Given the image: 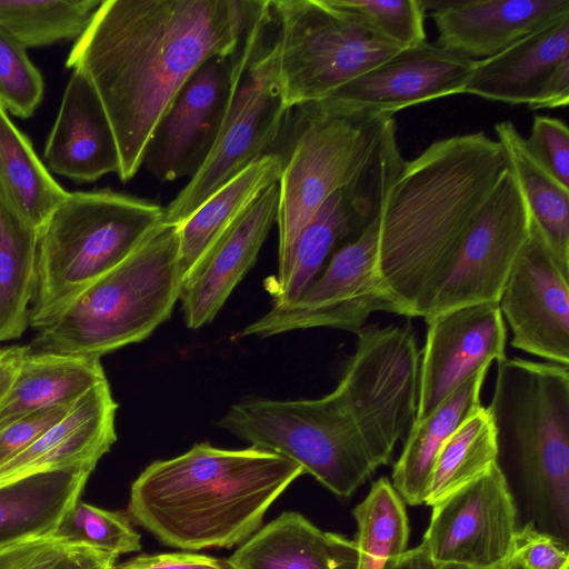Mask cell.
<instances>
[{
    "instance_id": "1",
    "label": "cell",
    "mask_w": 569,
    "mask_h": 569,
    "mask_svg": "<svg viewBox=\"0 0 569 569\" xmlns=\"http://www.w3.org/2000/svg\"><path fill=\"white\" fill-rule=\"evenodd\" d=\"M257 1L103 0L66 67L82 73L110 123L127 182L186 81L206 61L234 54Z\"/></svg>"
},
{
    "instance_id": "2",
    "label": "cell",
    "mask_w": 569,
    "mask_h": 569,
    "mask_svg": "<svg viewBox=\"0 0 569 569\" xmlns=\"http://www.w3.org/2000/svg\"><path fill=\"white\" fill-rule=\"evenodd\" d=\"M509 168L500 142L483 132L437 140L395 164L377 206V271L398 315L423 318L440 276Z\"/></svg>"
},
{
    "instance_id": "3",
    "label": "cell",
    "mask_w": 569,
    "mask_h": 569,
    "mask_svg": "<svg viewBox=\"0 0 569 569\" xmlns=\"http://www.w3.org/2000/svg\"><path fill=\"white\" fill-rule=\"evenodd\" d=\"M305 471L278 453L207 442L149 465L130 490V519L181 550L231 548L262 523L268 508Z\"/></svg>"
},
{
    "instance_id": "4",
    "label": "cell",
    "mask_w": 569,
    "mask_h": 569,
    "mask_svg": "<svg viewBox=\"0 0 569 569\" xmlns=\"http://www.w3.org/2000/svg\"><path fill=\"white\" fill-rule=\"evenodd\" d=\"M490 415L497 465L519 477L531 522L569 538V366L506 358L497 362Z\"/></svg>"
},
{
    "instance_id": "5",
    "label": "cell",
    "mask_w": 569,
    "mask_h": 569,
    "mask_svg": "<svg viewBox=\"0 0 569 569\" xmlns=\"http://www.w3.org/2000/svg\"><path fill=\"white\" fill-rule=\"evenodd\" d=\"M183 282L179 226L161 223L38 330L29 352L101 357L139 342L169 318Z\"/></svg>"
},
{
    "instance_id": "6",
    "label": "cell",
    "mask_w": 569,
    "mask_h": 569,
    "mask_svg": "<svg viewBox=\"0 0 569 569\" xmlns=\"http://www.w3.org/2000/svg\"><path fill=\"white\" fill-rule=\"evenodd\" d=\"M159 203L109 188L68 192L38 232L29 326L51 323L89 284L128 258L160 224Z\"/></svg>"
},
{
    "instance_id": "7",
    "label": "cell",
    "mask_w": 569,
    "mask_h": 569,
    "mask_svg": "<svg viewBox=\"0 0 569 569\" xmlns=\"http://www.w3.org/2000/svg\"><path fill=\"white\" fill-rule=\"evenodd\" d=\"M289 151L278 181V273L309 220L337 191L357 184L379 164L396 134L393 114L346 111L325 102L291 110Z\"/></svg>"
},
{
    "instance_id": "8",
    "label": "cell",
    "mask_w": 569,
    "mask_h": 569,
    "mask_svg": "<svg viewBox=\"0 0 569 569\" xmlns=\"http://www.w3.org/2000/svg\"><path fill=\"white\" fill-rule=\"evenodd\" d=\"M270 1H258L233 57L229 104L212 148L182 190L163 207L161 223L181 226L247 167L274 152L290 112L269 57Z\"/></svg>"
},
{
    "instance_id": "9",
    "label": "cell",
    "mask_w": 569,
    "mask_h": 569,
    "mask_svg": "<svg viewBox=\"0 0 569 569\" xmlns=\"http://www.w3.org/2000/svg\"><path fill=\"white\" fill-rule=\"evenodd\" d=\"M217 425L297 462L343 498L382 466L337 388L315 400L249 399L233 405Z\"/></svg>"
},
{
    "instance_id": "10",
    "label": "cell",
    "mask_w": 569,
    "mask_h": 569,
    "mask_svg": "<svg viewBox=\"0 0 569 569\" xmlns=\"http://www.w3.org/2000/svg\"><path fill=\"white\" fill-rule=\"evenodd\" d=\"M269 57L283 104L321 102L402 50L333 0L270 1Z\"/></svg>"
},
{
    "instance_id": "11",
    "label": "cell",
    "mask_w": 569,
    "mask_h": 569,
    "mask_svg": "<svg viewBox=\"0 0 569 569\" xmlns=\"http://www.w3.org/2000/svg\"><path fill=\"white\" fill-rule=\"evenodd\" d=\"M336 387L382 466L412 427L418 405L420 352L415 330L367 326Z\"/></svg>"
},
{
    "instance_id": "12",
    "label": "cell",
    "mask_w": 569,
    "mask_h": 569,
    "mask_svg": "<svg viewBox=\"0 0 569 569\" xmlns=\"http://www.w3.org/2000/svg\"><path fill=\"white\" fill-rule=\"evenodd\" d=\"M378 244L379 217L376 210L355 238L337 248L319 277L296 301L273 305L241 336L269 337L317 327L357 333L375 311L398 315L397 306L378 276Z\"/></svg>"
},
{
    "instance_id": "13",
    "label": "cell",
    "mask_w": 569,
    "mask_h": 569,
    "mask_svg": "<svg viewBox=\"0 0 569 569\" xmlns=\"http://www.w3.org/2000/svg\"><path fill=\"white\" fill-rule=\"evenodd\" d=\"M530 227V209L509 168L440 276L425 320L463 306L499 302Z\"/></svg>"
},
{
    "instance_id": "14",
    "label": "cell",
    "mask_w": 569,
    "mask_h": 569,
    "mask_svg": "<svg viewBox=\"0 0 569 569\" xmlns=\"http://www.w3.org/2000/svg\"><path fill=\"white\" fill-rule=\"evenodd\" d=\"M431 508L421 543L437 566L488 568L510 558L518 512L497 463Z\"/></svg>"
},
{
    "instance_id": "15",
    "label": "cell",
    "mask_w": 569,
    "mask_h": 569,
    "mask_svg": "<svg viewBox=\"0 0 569 569\" xmlns=\"http://www.w3.org/2000/svg\"><path fill=\"white\" fill-rule=\"evenodd\" d=\"M498 305L513 348L569 366V268L559 262L532 217Z\"/></svg>"
},
{
    "instance_id": "16",
    "label": "cell",
    "mask_w": 569,
    "mask_h": 569,
    "mask_svg": "<svg viewBox=\"0 0 569 569\" xmlns=\"http://www.w3.org/2000/svg\"><path fill=\"white\" fill-rule=\"evenodd\" d=\"M233 57L198 68L156 127L142 166L159 181L193 176L208 156L229 104Z\"/></svg>"
},
{
    "instance_id": "17",
    "label": "cell",
    "mask_w": 569,
    "mask_h": 569,
    "mask_svg": "<svg viewBox=\"0 0 569 569\" xmlns=\"http://www.w3.org/2000/svg\"><path fill=\"white\" fill-rule=\"evenodd\" d=\"M426 322L415 421L429 416L480 369L507 358V330L498 302L455 308Z\"/></svg>"
},
{
    "instance_id": "18",
    "label": "cell",
    "mask_w": 569,
    "mask_h": 569,
    "mask_svg": "<svg viewBox=\"0 0 569 569\" xmlns=\"http://www.w3.org/2000/svg\"><path fill=\"white\" fill-rule=\"evenodd\" d=\"M463 93L531 110L569 103V16L475 61Z\"/></svg>"
},
{
    "instance_id": "19",
    "label": "cell",
    "mask_w": 569,
    "mask_h": 569,
    "mask_svg": "<svg viewBox=\"0 0 569 569\" xmlns=\"http://www.w3.org/2000/svg\"><path fill=\"white\" fill-rule=\"evenodd\" d=\"M475 60L425 41L402 49L321 101L346 111H397L463 93Z\"/></svg>"
},
{
    "instance_id": "20",
    "label": "cell",
    "mask_w": 569,
    "mask_h": 569,
    "mask_svg": "<svg viewBox=\"0 0 569 569\" xmlns=\"http://www.w3.org/2000/svg\"><path fill=\"white\" fill-rule=\"evenodd\" d=\"M437 44L471 60L491 58L569 16V0H422Z\"/></svg>"
},
{
    "instance_id": "21",
    "label": "cell",
    "mask_w": 569,
    "mask_h": 569,
    "mask_svg": "<svg viewBox=\"0 0 569 569\" xmlns=\"http://www.w3.org/2000/svg\"><path fill=\"white\" fill-rule=\"evenodd\" d=\"M278 183L261 192L224 230L191 270L180 299L187 326L210 323L231 291L253 266L276 223Z\"/></svg>"
},
{
    "instance_id": "22",
    "label": "cell",
    "mask_w": 569,
    "mask_h": 569,
    "mask_svg": "<svg viewBox=\"0 0 569 569\" xmlns=\"http://www.w3.org/2000/svg\"><path fill=\"white\" fill-rule=\"evenodd\" d=\"M47 169L77 183L119 170L116 140L101 102L87 78L73 71L47 139Z\"/></svg>"
},
{
    "instance_id": "23",
    "label": "cell",
    "mask_w": 569,
    "mask_h": 569,
    "mask_svg": "<svg viewBox=\"0 0 569 569\" xmlns=\"http://www.w3.org/2000/svg\"><path fill=\"white\" fill-rule=\"evenodd\" d=\"M117 408L107 379L94 385L32 446L0 468V482L48 469H94L117 440Z\"/></svg>"
},
{
    "instance_id": "24",
    "label": "cell",
    "mask_w": 569,
    "mask_h": 569,
    "mask_svg": "<svg viewBox=\"0 0 569 569\" xmlns=\"http://www.w3.org/2000/svg\"><path fill=\"white\" fill-rule=\"evenodd\" d=\"M231 569H356L357 546L287 511L259 529L227 560Z\"/></svg>"
},
{
    "instance_id": "25",
    "label": "cell",
    "mask_w": 569,
    "mask_h": 569,
    "mask_svg": "<svg viewBox=\"0 0 569 569\" xmlns=\"http://www.w3.org/2000/svg\"><path fill=\"white\" fill-rule=\"evenodd\" d=\"M92 470L48 469L0 482V549L50 537L79 500Z\"/></svg>"
},
{
    "instance_id": "26",
    "label": "cell",
    "mask_w": 569,
    "mask_h": 569,
    "mask_svg": "<svg viewBox=\"0 0 569 569\" xmlns=\"http://www.w3.org/2000/svg\"><path fill=\"white\" fill-rule=\"evenodd\" d=\"M489 367H485L450 393L429 416L415 421L393 465L391 485L405 503H425L436 458L451 435L478 408Z\"/></svg>"
},
{
    "instance_id": "27",
    "label": "cell",
    "mask_w": 569,
    "mask_h": 569,
    "mask_svg": "<svg viewBox=\"0 0 569 569\" xmlns=\"http://www.w3.org/2000/svg\"><path fill=\"white\" fill-rule=\"evenodd\" d=\"M106 379L100 357L32 353L28 349L0 405V429L38 410L70 407Z\"/></svg>"
},
{
    "instance_id": "28",
    "label": "cell",
    "mask_w": 569,
    "mask_h": 569,
    "mask_svg": "<svg viewBox=\"0 0 569 569\" xmlns=\"http://www.w3.org/2000/svg\"><path fill=\"white\" fill-rule=\"evenodd\" d=\"M283 156L274 151L231 179L179 226V264L184 280L234 219L267 188L278 183Z\"/></svg>"
},
{
    "instance_id": "29",
    "label": "cell",
    "mask_w": 569,
    "mask_h": 569,
    "mask_svg": "<svg viewBox=\"0 0 569 569\" xmlns=\"http://www.w3.org/2000/svg\"><path fill=\"white\" fill-rule=\"evenodd\" d=\"M67 194L0 106V201L39 232Z\"/></svg>"
},
{
    "instance_id": "30",
    "label": "cell",
    "mask_w": 569,
    "mask_h": 569,
    "mask_svg": "<svg viewBox=\"0 0 569 569\" xmlns=\"http://www.w3.org/2000/svg\"><path fill=\"white\" fill-rule=\"evenodd\" d=\"M531 217L559 262L569 268V188L553 178L531 154L525 137L511 121L495 124Z\"/></svg>"
},
{
    "instance_id": "31",
    "label": "cell",
    "mask_w": 569,
    "mask_h": 569,
    "mask_svg": "<svg viewBox=\"0 0 569 569\" xmlns=\"http://www.w3.org/2000/svg\"><path fill=\"white\" fill-rule=\"evenodd\" d=\"M38 231L0 201V342L29 326L37 284Z\"/></svg>"
},
{
    "instance_id": "32",
    "label": "cell",
    "mask_w": 569,
    "mask_h": 569,
    "mask_svg": "<svg viewBox=\"0 0 569 569\" xmlns=\"http://www.w3.org/2000/svg\"><path fill=\"white\" fill-rule=\"evenodd\" d=\"M497 443L490 415L485 407L472 412L440 449L425 493L433 506L472 482L497 463Z\"/></svg>"
},
{
    "instance_id": "33",
    "label": "cell",
    "mask_w": 569,
    "mask_h": 569,
    "mask_svg": "<svg viewBox=\"0 0 569 569\" xmlns=\"http://www.w3.org/2000/svg\"><path fill=\"white\" fill-rule=\"evenodd\" d=\"M101 0H0V28L22 48L78 39Z\"/></svg>"
},
{
    "instance_id": "34",
    "label": "cell",
    "mask_w": 569,
    "mask_h": 569,
    "mask_svg": "<svg viewBox=\"0 0 569 569\" xmlns=\"http://www.w3.org/2000/svg\"><path fill=\"white\" fill-rule=\"evenodd\" d=\"M352 513L357 522L356 569H383L390 558L407 550L409 521L405 501L387 478L372 483Z\"/></svg>"
},
{
    "instance_id": "35",
    "label": "cell",
    "mask_w": 569,
    "mask_h": 569,
    "mask_svg": "<svg viewBox=\"0 0 569 569\" xmlns=\"http://www.w3.org/2000/svg\"><path fill=\"white\" fill-rule=\"evenodd\" d=\"M49 538L68 547H89L117 556L141 549L140 535L133 529L130 518L80 499Z\"/></svg>"
},
{
    "instance_id": "36",
    "label": "cell",
    "mask_w": 569,
    "mask_h": 569,
    "mask_svg": "<svg viewBox=\"0 0 569 569\" xmlns=\"http://www.w3.org/2000/svg\"><path fill=\"white\" fill-rule=\"evenodd\" d=\"M369 30L399 49L427 41L422 0H333Z\"/></svg>"
},
{
    "instance_id": "37",
    "label": "cell",
    "mask_w": 569,
    "mask_h": 569,
    "mask_svg": "<svg viewBox=\"0 0 569 569\" xmlns=\"http://www.w3.org/2000/svg\"><path fill=\"white\" fill-rule=\"evenodd\" d=\"M43 78L27 50L0 28V106L27 119L43 97Z\"/></svg>"
},
{
    "instance_id": "38",
    "label": "cell",
    "mask_w": 569,
    "mask_h": 569,
    "mask_svg": "<svg viewBox=\"0 0 569 569\" xmlns=\"http://www.w3.org/2000/svg\"><path fill=\"white\" fill-rule=\"evenodd\" d=\"M527 147L536 160L561 184L569 188V130L560 119L536 116Z\"/></svg>"
},
{
    "instance_id": "39",
    "label": "cell",
    "mask_w": 569,
    "mask_h": 569,
    "mask_svg": "<svg viewBox=\"0 0 569 569\" xmlns=\"http://www.w3.org/2000/svg\"><path fill=\"white\" fill-rule=\"evenodd\" d=\"M510 558L521 569H568V541L540 530L531 521L517 530Z\"/></svg>"
},
{
    "instance_id": "40",
    "label": "cell",
    "mask_w": 569,
    "mask_h": 569,
    "mask_svg": "<svg viewBox=\"0 0 569 569\" xmlns=\"http://www.w3.org/2000/svg\"><path fill=\"white\" fill-rule=\"evenodd\" d=\"M70 407L38 410L19 417L0 429V468L32 446L68 412Z\"/></svg>"
},
{
    "instance_id": "41",
    "label": "cell",
    "mask_w": 569,
    "mask_h": 569,
    "mask_svg": "<svg viewBox=\"0 0 569 569\" xmlns=\"http://www.w3.org/2000/svg\"><path fill=\"white\" fill-rule=\"evenodd\" d=\"M69 547L49 537L0 549V569H52Z\"/></svg>"
},
{
    "instance_id": "42",
    "label": "cell",
    "mask_w": 569,
    "mask_h": 569,
    "mask_svg": "<svg viewBox=\"0 0 569 569\" xmlns=\"http://www.w3.org/2000/svg\"><path fill=\"white\" fill-rule=\"evenodd\" d=\"M112 569H231L228 561L194 552L140 555Z\"/></svg>"
},
{
    "instance_id": "43",
    "label": "cell",
    "mask_w": 569,
    "mask_h": 569,
    "mask_svg": "<svg viewBox=\"0 0 569 569\" xmlns=\"http://www.w3.org/2000/svg\"><path fill=\"white\" fill-rule=\"evenodd\" d=\"M117 555L89 547H69L52 569H112Z\"/></svg>"
},
{
    "instance_id": "44",
    "label": "cell",
    "mask_w": 569,
    "mask_h": 569,
    "mask_svg": "<svg viewBox=\"0 0 569 569\" xmlns=\"http://www.w3.org/2000/svg\"><path fill=\"white\" fill-rule=\"evenodd\" d=\"M28 352V346L0 348V405L9 392L19 367Z\"/></svg>"
},
{
    "instance_id": "45",
    "label": "cell",
    "mask_w": 569,
    "mask_h": 569,
    "mask_svg": "<svg viewBox=\"0 0 569 569\" xmlns=\"http://www.w3.org/2000/svg\"><path fill=\"white\" fill-rule=\"evenodd\" d=\"M383 569H451V567L437 566L426 547L420 543L390 558Z\"/></svg>"
},
{
    "instance_id": "46",
    "label": "cell",
    "mask_w": 569,
    "mask_h": 569,
    "mask_svg": "<svg viewBox=\"0 0 569 569\" xmlns=\"http://www.w3.org/2000/svg\"><path fill=\"white\" fill-rule=\"evenodd\" d=\"M451 569H521L520 566L511 558L506 560L505 562L488 567V568H466V567H451Z\"/></svg>"
}]
</instances>
